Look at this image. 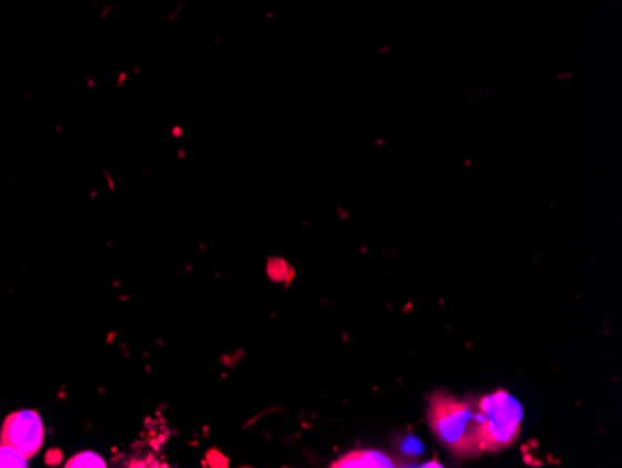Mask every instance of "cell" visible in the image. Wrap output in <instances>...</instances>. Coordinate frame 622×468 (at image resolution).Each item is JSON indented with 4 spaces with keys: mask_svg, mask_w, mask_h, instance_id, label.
Returning a JSON list of instances; mask_svg holds the SVG:
<instances>
[{
    "mask_svg": "<svg viewBox=\"0 0 622 468\" xmlns=\"http://www.w3.org/2000/svg\"><path fill=\"white\" fill-rule=\"evenodd\" d=\"M479 413V448L501 450L517 439L522 426L523 409L506 390L485 396L477 404Z\"/></svg>",
    "mask_w": 622,
    "mask_h": 468,
    "instance_id": "cell-2",
    "label": "cell"
},
{
    "mask_svg": "<svg viewBox=\"0 0 622 468\" xmlns=\"http://www.w3.org/2000/svg\"><path fill=\"white\" fill-rule=\"evenodd\" d=\"M0 440L18 448L29 459L34 457L45 442V426L40 413L24 409L8 415L0 429Z\"/></svg>",
    "mask_w": 622,
    "mask_h": 468,
    "instance_id": "cell-3",
    "label": "cell"
},
{
    "mask_svg": "<svg viewBox=\"0 0 622 468\" xmlns=\"http://www.w3.org/2000/svg\"><path fill=\"white\" fill-rule=\"evenodd\" d=\"M65 468H105L106 461L105 457H101L100 454L95 451L86 450L77 454V456L68 459L64 465Z\"/></svg>",
    "mask_w": 622,
    "mask_h": 468,
    "instance_id": "cell-6",
    "label": "cell"
},
{
    "mask_svg": "<svg viewBox=\"0 0 622 468\" xmlns=\"http://www.w3.org/2000/svg\"><path fill=\"white\" fill-rule=\"evenodd\" d=\"M29 457L23 456L18 448L0 440V468H27Z\"/></svg>",
    "mask_w": 622,
    "mask_h": 468,
    "instance_id": "cell-5",
    "label": "cell"
},
{
    "mask_svg": "<svg viewBox=\"0 0 622 468\" xmlns=\"http://www.w3.org/2000/svg\"><path fill=\"white\" fill-rule=\"evenodd\" d=\"M336 468H390L396 467L394 459L378 450H356L334 462Z\"/></svg>",
    "mask_w": 622,
    "mask_h": 468,
    "instance_id": "cell-4",
    "label": "cell"
},
{
    "mask_svg": "<svg viewBox=\"0 0 622 468\" xmlns=\"http://www.w3.org/2000/svg\"><path fill=\"white\" fill-rule=\"evenodd\" d=\"M401 451H405L407 456H418L424 451V445L416 437H405L401 442Z\"/></svg>",
    "mask_w": 622,
    "mask_h": 468,
    "instance_id": "cell-7",
    "label": "cell"
},
{
    "mask_svg": "<svg viewBox=\"0 0 622 468\" xmlns=\"http://www.w3.org/2000/svg\"><path fill=\"white\" fill-rule=\"evenodd\" d=\"M429 421L438 440L451 450L459 454L481 451L477 407L449 396H437L430 401Z\"/></svg>",
    "mask_w": 622,
    "mask_h": 468,
    "instance_id": "cell-1",
    "label": "cell"
}]
</instances>
